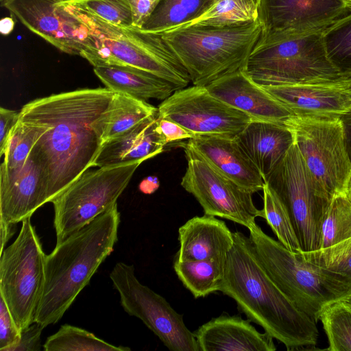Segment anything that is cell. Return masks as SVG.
<instances>
[{
    "label": "cell",
    "instance_id": "1",
    "mask_svg": "<svg viewBox=\"0 0 351 351\" xmlns=\"http://www.w3.org/2000/svg\"><path fill=\"white\" fill-rule=\"evenodd\" d=\"M109 88H83L36 99L20 110L19 121L43 128L36 147L48 174V202L90 167L102 143L93 123L108 106Z\"/></svg>",
    "mask_w": 351,
    "mask_h": 351
},
{
    "label": "cell",
    "instance_id": "2",
    "mask_svg": "<svg viewBox=\"0 0 351 351\" xmlns=\"http://www.w3.org/2000/svg\"><path fill=\"white\" fill-rule=\"evenodd\" d=\"M219 291L232 298L251 322L283 343L287 350L315 346L319 331L314 320L299 309L269 276L250 237L233 232Z\"/></svg>",
    "mask_w": 351,
    "mask_h": 351
},
{
    "label": "cell",
    "instance_id": "3",
    "mask_svg": "<svg viewBox=\"0 0 351 351\" xmlns=\"http://www.w3.org/2000/svg\"><path fill=\"white\" fill-rule=\"evenodd\" d=\"M117 204L74 232L46 255L41 298L35 322L57 323L89 283L118 241Z\"/></svg>",
    "mask_w": 351,
    "mask_h": 351
},
{
    "label": "cell",
    "instance_id": "4",
    "mask_svg": "<svg viewBox=\"0 0 351 351\" xmlns=\"http://www.w3.org/2000/svg\"><path fill=\"white\" fill-rule=\"evenodd\" d=\"M62 3L87 26L88 36L81 57L93 66H129L153 73L178 89L189 85L188 72L162 34L114 25L86 10Z\"/></svg>",
    "mask_w": 351,
    "mask_h": 351
},
{
    "label": "cell",
    "instance_id": "5",
    "mask_svg": "<svg viewBox=\"0 0 351 351\" xmlns=\"http://www.w3.org/2000/svg\"><path fill=\"white\" fill-rule=\"evenodd\" d=\"M258 20L232 25H191L162 34L195 86L243 69L259 40Z\"/></svg>",
    "mask_w": 351,
    "mask_h": 351
},
{
    "label": "cell",
    "instance_id": "6",
    "mask_svg": "<svg viewBox=\"0 0 351 351\" xmlns=\"http://www.w3.org/2000/svg\"><path fill=\"white\" fill-rule=\"evenodd\" d=\"M249 231L257 256L269 276L315 323L326 306L351 293V284L345 278L291 252L256 223Z\"/></svg>",
    "mask_w": 351,
    "mask_h": 351
},
{
    "label": "cell",
    "instance_id": "7",
    "mask_svg": "<svg viewBox=\"0 0 351 351\" xmlns=\"http://www.w3.org/2000/svg\"><path fill=\"white\" fill-rule=\"evenodd\" d=\"M243 70L260 86L334 82L341 75L327 55L323 31L257 45Z\"/></svg>",
    "mask_w": 351,
    "mask_h": 351
},
{
    "label": "cell",
    "instance_id": "8",
    "mask_svg": "<svg viewBox=\"0 0 351 351\" xmlns=\"http://www.w3.org/2000/svg\"><path fill=\"white\" fill-rule=\"evenodd\" d=\"M285 125L319 196L330 202L335 194L346 191L351 157L341 118L292 116Z\"/></svg>",
    "mask_w": 351,
    "mask_h": 351
},
{
    "label": "cell",
    "instance_id": "9",
    "mask_svg": "<svg viewBox=\"0 0 351 351\" xmlns=\"http://www.w3.org/2000/svg\"><path fill=\"white\" fill-rule=\"evenodd\" d=\"M0 254V296L22 331L36 321L46 257L30 218L22 221L16 239Z\"/></svg>",
    "mask_w": 351,
    "mask_h": 351
},
{
    "label": "cell",
    "instance_id": "10",
    "mask_svg": "<svg viewBox=\"0 0 351 351\" xmlns=\"http://www.w3.org/2000/svg\"><path fill=\"white\" fill-rule=\"evenodd\" d=\"M143 161L87 170L52 201L56 243L78 231L117 204Z\"/></svg>",
    "mask_w": 351,
    "mask_h": 351
},
{
    "label": "cell",
    "instance_id": "11",
    "mask_svg": "<svg viewBox=\"0 0 351 351\" xmlns=\"http://www.w3.org/2000/svg\"><path fill=\"white\" fill-rule=\"evenodd\" d=\"M123 310L140 319L171 351H200L197 339L177 313L160 295L143 285L133 265L117 263L110 273Z\"/></svg>",
    "mask_w": 351,
    "mask_h": 351
},
{
    "label": "cell",
    "instance_id": "12",
    "mask_svg": "<svg viewBox=\"0 0 351 351\" xmlns=\"http://www.w3.org/2000/svg\"><path fill=\"white\" fill-rule=\"evenodd\" d=\"M265 182L285 204L301 252L317 250L321 223L329 202L318 194L295 143Z\"/></svg>",
    "mask_w": 351,
    "mask_h": 351
},
{
    "label": "cell",
    "instance_id": "13",
    "mask_svg": "<svg viewBox=\"0 0 351 351\" xmlns=\"http://www.w3.org/2000/svg\"><path fill=\"white\" fill-rule=\"evenodd\" d=\"M187 166L181 186L192 194L202 207L204 214L223 218L246 227L263 217L252 199V193L226 177L200 155L182 144Z\"/></svg>",
    "mask_w": 351,
    "mask_h": 351
},
{
    "label": "cell",
    "instance_id": "14",
    "mask_svg": "<svg viewBox=\"0 0 351 351\" xmlns=\"http://www.w3.org/2000/svg\"><path fill=\"white\" fill-rule=\"evenodd\" d=\"M158 117L180 125L197 136L234 138L252 120L245 112L212 95L205 86L177 90L158 108Z\"/></svg>",
    "mask_w": 351,
    "mask_h": 351
},
{
    "label": "cell",
    "instance_id": "15",
    "mask_svg": "<svg viewBox=\"0 0 351 351\" xmlns=\"http://www.w3.org/2000/svg\"><path fill=\"white\" fill-rule=\"evenodd\" d=\"M351 11V0H259L257 45L321 32Z\"/></svg>",
    "mask_w": 351,
    "mask_h": 351
},
{
    "label": "cell",
    "instance_id": "16",
    "mask_svg": "<svg viewBox=\"0 0 351 351\" xmlns=\"http://www.w3.org/2000/svg\"><path fill=\"white\" fill-rule=\"evenodd\" d=\"M63 0H5L1 6L34 34L58 50L81 56L88 29Z\"/></svg>",
    "mask_w": 351,
    "mask_h": 351
},
{
    "label": "cell",
    "instance_id": "17",
    "mask_svg": "<svg viewBox=\"0 0 351 351\" xmlns=\"http://www.w3.org/2000/svg\"><path fill=\"white\" fill-rule=\"evenodd\" d=\"M48 203V174L35 146L27 160L12 169L0 167V221L16 224Z\"/></svg>",
    "mask_w": 351,
    "mask_h": 351
},
{
    "label": "cell",
    "instance_id": "18",
    "mask_svg": "<svg viewBox=\"0 0 351 351\" xmlns=\"http://www.w3.org/2000/svg\"><path fill=\"white\" fill-rule=\"evenodd\" d=\"M205 87L212 95L252 119L285 125L294 116L243 69L221 77Z\"/></svg>",
    "mask_w": 351,
    "mask_h": 351
},
{
    "label": "cell",
    "instance_id": "19",
    "mask_svg": "<svg viewBox=\"0 0 351 351\" xmlns=\"http://www.w3.org/2000/svg\"><path fill=\"white\" fill-rule=\"evenodd\" d=\"M294 116L341 118L351 98L335 82L261 86Z\"/></svg>",
    "mask_w": 351,
    "mask_h": 351
},
{
    "label": "cell",
    "instance_id": "20",
    "mask_svg": "<svg viewBox=\"0 0 351 351\" xmlns=\"http://www.w3.org/2000/svg\"><path fill=\"white\" fill-rule=\"evenodd\" d=\"M240 315H221L194 332L200 351H274L273 337Z\"/></svg>",
    "mask_w": 351,
    "mask_h": 351
},
{
    "label": "cell",
    "instance_id": "21",
    "mask_svg": "<svg viewBox=\"0 0 351 351\" xmlns=\"http://www.w3.org/2000/svg\"><path fill=\"white\" fill-rule=\"evenodd\" d=\"M184 144L244 189L252 193L263 191L264 180L235 138L197 136Z\"/></svg>",
    "mask_w": 351,
    "mask_h": 351
},
{
    "label": "cell",
    "instance_id": "22",
    "mask_svg": "<svg viewBox=\"0 0 351 351\" xmlns=\"http://www.w3.org/2000/svg\"><path fill=\"white\" fill-rule=\"evenodd\" d=\"M258 169L265 182L294 143L285 125L252 119L234 138Z\"/></svg>",
    "mask_w": 351,
    "mask_h": 351
},
{
    "label": "cell",
    "instance_id": "23",
    "mask_svg": "<svg viewBox=\"0 0 351 351\" xmlns=\"http://www.w3.org/2000/svg\"><path fill=\"white\" fill-rule=\"evenodd\" d=\"M180 248L175 260L199 261L226 256L234 243L233 232L226 223L205 215L188 220L178 230Z\"/></svg>",
    "mask_w": 351,
    "mask_h": 351
},
{
    "label": "cell",
    "instance_id": "24",
    "mask_svg": "<svg viewBox=\"0 0 351 351\" xmlns=\"http://www.w3.org/2000/svg\"><path fill=\"white\" fill-rule=\"evenodd\" d=\"M157 114L104 143L93 167L144 162L162 152L167 145L157 128Z\"/></svg>",
    "mask_w": 351,
    "mask_h": 351
},
{
    "label": "cell",
    "instance_id": "25",
    "mask_svg": "<svg viewBox=\"0 0 351 351\" xmlns=\"http://www.w3.org/2000/svg\"><path fill=\"white\" fill-rule=\"evenodd\" d=\"M95 74L114 93L146 101L165 100L179 90L169 82L146 71L121 65L94 66Z\"/></svg>",
    "mask_w": 351,
    "mask_h": 351
},
{
    "label": "cell",
    "instance_id": "26",
    "mask_svg": "<svg viewBox=\"0 0 351 351\" xmlns=\"http://www.w3.org/2000/svg\"><path fill=\"white\" fill-rule=\"evenodd\" d=\"M157 113L158 108L146 101L114 93L106 109L94 122L93 127L104 145Z\"/></svg>",
    "mask_w": 351,
    "mask_h": 351
},
{
    "label": "cell",
    "instance_id": "27",
    "mask_svg": "<svg viewBox=\"0 0 351 351\" xmlns=\"http://www.w3.org/2000/svg\"><path fill=\"white\" fill-rule=\"evenodd\" d=\"M226 256L199 261L175 260L174 270L183 285L195 298L219 291L225 274Z\"/></svg>",
    "mask_w": 351,
    "mask_h": 351
},
{
    "label": "cell",
    "instance_id": "28",
    "mask_svg": "<svg viewBox=\"0 0 351 351\" xmlns=\"http://www.w3.org/2000/svg\"><path fill=\"white\" fill-rule=\"evenodd\" d=\"M208 1L160 0L140 29L162 34L182 27L197 18Z\"/></svg>",
    "mask_w": 351,
    "mask_h": 351
},
{
    "label": "cell",
    "instance_id": "29",
    "mask_svg": "<svg viewBox=\"0 0 351 351\" xmlns=\"http://www.w3.org/2000/svg\"><path fill=\"white\" fill-rule=\"evenodd\" d=\"M259 0H209L191 25H232L258 20Z\"/></svg>",
    "mask_w": 351,
    "mask_h": 351
},
{
    "label": "cell",
    "instance_id": "30",
    "mask_svg": "<svg viewBox=\"0 0 351 351\" xmlns=\"http://www.w3.org/2000/svg\"><path fill=\"white\" fill-rule=\"evenodd\" d=\"M350 237L351 197L345 191L335 194L329 202L321 223L318 250Z\"/></svg>",
    "mask_w": 351,
    "mask_h": 351
},
{
    "label": "cell",
    "instance_id": "31",
    "mask_svg": "<svg viewBox=\"0 0 351 351\" xmlns=\"http://www.w3.org/2000/svg\"><path fill=\"white\" fill-rule=\"evenodd\" d=\"M45 351H130V348L110 344L94 334L69 324H64L47 337Z\"/></svg>",
    "mask_w": 351,
    "mask_h": 351
},
{
    "label": "cell",
    "instance_id": "32",
    "mask_svg": "<svg viewBox=\"0 0 351 351\" xmlns=\"http://www.w3.org/2000/svg\"><path fill=\"white\" fill-rule=\"evenodd\" d=\"M263 218L287 250L293 253L301 251L289 213L274 189L265 182L263 189Z\"/></svg>",
    "mask_w": 351,
    "mask_h": 351
},
{
    "label": "cell",
    "instance_id": "33",
    "mask_svg": "<svg viewBox=\"0 0 351 351\" xmlns=\"http://www.w3.org/2000/svg\"><path fill=\"white\" fill-rule=\"evenodd\" d=\"M330 351H351V304L339 300L326 306L319 315Z\"/></svg>",
    "mask_w": 351,
    "mask_h": 351
},
{
    "label": "cell",
    "instance_id": "34",
    "mask_svg": "<svg viewBox=\"0 0 351 351\" xmlns=\"http://www.w3.org/2000/svg\"><path fill=\"white\" fill-rule=\"evenodd\" d=\"M327 55L341 73L351 71V11L323 31Z\"/></svg>",
    "mask_w": 351,
    "mask_h": 351
},
{
    "label": "cell",
    "instance_id": "35",
    "mask_svg": "<svg viewBox=\"0 0 351 351\" xmlns=\"http://www.w3.org/2000/svg\"><path fill=\"white\" fill-rule=\"evenodd\" d=\"M43 130L38 125L19 120L6 143L1 166L12 169L23 164L32 154Z\"/></svg>",
    "mask_w": 351,
    "mask_h": 351
},
{
    "label": "cell",
    "instance_id": "36",
    "mask_svg": "<svg viewBox=\"0 0 351 351\" xmlns=\"http://www.w3.org/2000/svg\"><path fill=\"white\" fill-rule=\"evenodd\" d=\"M298 254L304 260L345 278L351 284V237L330 247Z\"/></svg>",
    "mask_w": 351,
    "mask_h": 351
},
{
    "label": "cell",
    "instance_id": "37",
    "mask_svg": "<svg viewBox=\"0 0 351 351\" xmlns=\"http://www.w3.org/2000/svg\"><path fill=\"white\" fill-rule=\"evenodd\" d=\"M63 2L86 10L114 25L134 27L128 0H64Z\"/></svg>",
    "mask_w": 351,
    "mask_h": 351
},
{
    "label": "cell",
    "instance_id": "38",
    "mask_svg": "<svg viewBox=\"0 0 351 351\" xmlns=\"http://www.w3.org/2000/svg\"><path fill=\"white\" fill-rule=\"evenodd\" d=\"M21 331L14 319L3 298L0 296V350L16 343Z\"/></svg>",
    "mask_w": 351,
    "mask_h": 351
},
{
    "label": "cell",
    "instance_id": "39",
    "mask_svg": "<svg viewBox=\"0 0 351 351\" xmlns=\"http://www.w3.org/2000/svg\"><path fill=\"white\" fill-rule=\"evenodd\" d=\"M45 328L34 322L28 328L23 330L19 341L8 348L5 351H38L40 350L41 332Z\"/></svg>",
    "mask_w": 351,
    "mask_h": 351
},
{
    "label": "cell",
    "instance_id": "40",
    "mask_svg": "<svg viewBox=\"0 0 351 351\" xmlns=\"http://www.w3.org/2000/svg\"><path fill=\"white\" fill-rule=\"evenodd\" d=\"M157 128L166 145L168 143L194 138L193 134L186 129L168 119L156 117Z\"/></svg>",
    "mask_w": 351,
    "mask_h": 351
},
{
    "label": "cell",
    "instance_id": "41",
    "mask_svg": "<svg viewBox=\"0 0 351 351\" xmlns=\"http://www.w3.org/2000/svg\"><path fill=\"white\" fill-rule=\"evenodd\" d=\"M20 110L0 108V156H2L10 135L19 120Z\"/></svg>",
    "mask_w": 351,
    "mask_h": 351
},
{
    "label": "cell",
    "instance_id": "42",
    "mask_svg": "<svg viewBox=\"0 0 351 351\" xmlns=\"http://www.w3.org/2000/svg\"><path fill=\"white\" fill-rule=\"evenodd\" d=\"M15 224H9L0 221L1 227V250L0 253L3 252L5 245L8 242L9 239L12 237L15 232Z\"/></svg>",
    "mask_w": 351,
    "mask_h": 351
},
{
    "label": "cell",
    "instance_id": "43",
    "mask_svg": "<svg viewBox=\"0 0 351 351\" xmlns=\"http://www.w3.org/2000/svg\"><path fill=\"white\" fill-rule=\"evenodd\" d=\"M160 182L156 176H149L143 180L139 186L141 192L145 194L154 193L159 187Z\"/></svg>",
    "mask_w": 351,
    "mask_h": 351
},
{
    "label": "cell",
    "instance_id": "44",
    "mask_svg": "<svg viewBox=\"0 0 351 351\" xmlns=\"http://www.w3.org/2000/svg\"><path fill=\"white\" fill-rule=\"evenodd\" d=\"M334 82L351 98V71L341 73Z\"/></svg>",
    "mask_w": 351,
    "mask_h": 351
},
{
    "label": "cell",
    "instance_id": "45",
    "mask_svg": "<svg viewBox=\"0 0 351 351\" xmlns=\"http://www.w3.org/2000/svg\"><path fill=\"white\" fill-rule=\"evenodd\" d=\"M348 149L351 147V107L341 117Z\"/></svg>",
    "mask_w": 351,
    "mask_h": 351
},
{
    "label": "cell",
    "instance_id": "46",
    "mask_svg": "<svg viewBox=\"0 0 351 351\" xmlns=\"http://www.w3.org/2000/svg\"><path fill=\"white\" fill-rule=\"evenodd\" d=\"M14 27V21L12 17H4L0 21V32L4 36L10 34Z\"/></svg>",
    "mask_w": 351,
    "mask_h": 351
},
{
    "label": "cell",
    "instance_id": "47",
    "mask_svg": "<svg viewBox=\"0 0 351 351\" xmlns=\"http://www.w3.org/2000/svg\"><path fill=\"white\" fill-rule=\"evenodd\" d=\"M346 192L351 197V173L349 178V180L348 182Z\"/></svg>",
    "mask_w": 351,
    "mask_h": 351
},
{
    "label": "cell",
    "instance_id": "48",
    "mask_svg": "<svg viewBox=\"0 0 351 351\" xmlns=\"http://www.w3.org/2000/svg\"><path fill=\"white\" fill-rule=\"evenodd\" d=\"M343 300H346V302L351 304V293Z\"/></svg>",
    "mask_w": 351,
    "mask_h": 351
},
{
    "label": "cell",
    "instance_id": "49",
    "mask_svg": "<svg viewBox=\"0 0 351 351\" xmlns=\"http://www.w3.org/2000/svg\"><path fill=\"white\" fill-rule=\"evenodd\" d=\"M5 0H0L1 4L3 3Z\"/></svg>",
    "mask_w": 351,
    "mask_h": 351
}]
</instances>
